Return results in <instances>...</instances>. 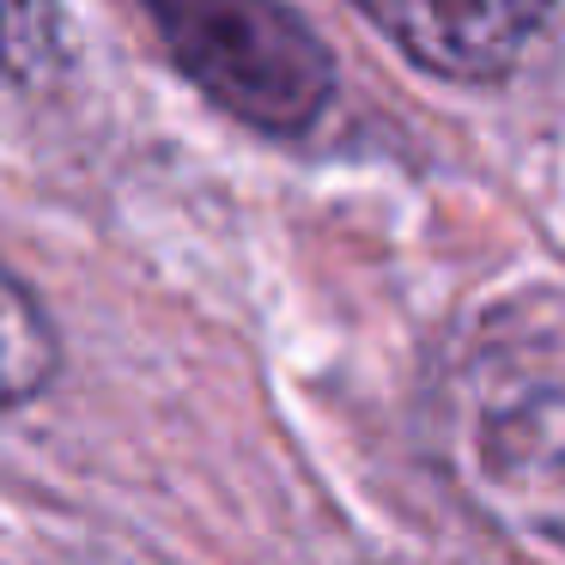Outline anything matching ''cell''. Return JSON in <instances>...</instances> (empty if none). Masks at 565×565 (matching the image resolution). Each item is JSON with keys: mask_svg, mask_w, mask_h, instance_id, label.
<instances>
[{"mask_svg": "<svg viewBox=\"0 0 565 565\" xmlns=\"http://www.w3.org/2000/svg\"><path fill=\"white\" fill-rule=\"evenodd\" d=\"M462 444L475 462V487L492 499H516L541 541L559 535V341L553 310L535 329V347H475L462 365Z\"/></svg>", "mask_w": 565, "mask_h": 565, "instance_id": "obj_2", "label": "cell"}, {"mask_svg": "<svg viewBox=\"0 0 565 565\" xmlns=\"http://www.w3.org/2000/svg\"><path fill=\"white\" fill-rule=\"evenodd\" d=\"M353 7L414 67L462 79V86H487L523 62L535 31L547 25L553 0H353Z\"/></svg>", "mask_w": 565, "mask_h": 565, "instance_id": "obj_3", "label": "cell"}, {"mask_svg": "<svg viewBox=\"0 0 565 565\" xmlns=\"http://www.w3.org/2000/svg\"><path fill=\"white\" fill-rule=\"evenodd\" d=\"M171 67L256 135H305L334 98V55L280 0H147Z\"/></svg>", "mask_w": 565, "mask_h": 565, "instance_id": "obj_1", "label": "cell"}, {"mask_svg": "<svg viewBox=\"0 0 565 565\" xmlns=\"http://www.w3.org/2000/svg\"><path fill=\"white\" fill-rule=\"evenodd\" d=\"M55 371H62V341H55L50 310L25 280L0 268V407L38 402Z\"/></svg>", "mask_w": 565, "mask_h": 565, "instance_id": "obj_4", "label": "cell"}, {"mask_svg": "<svg viewBox=\"0 0 565 565\" xmlns=\"http://www.w3.org/2000/svg\"><path fill=\"white\" fill-rule=\"evenodd\" d=\"M74 67L62 0H0V79L7 86H50Z\"/></svg>", "mask_w": 565, "mask_h": 565, "instance_id": "obj_5", "label": "cell"}]
</instances>
